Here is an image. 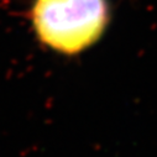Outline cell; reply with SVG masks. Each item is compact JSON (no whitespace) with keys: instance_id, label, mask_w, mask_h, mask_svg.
<instances>
[{"instance_id":"obj_1","label":"cell","mask_w":157,"mask_h":157,"mask_svg":"<svg viewBox=\"0 0 157 157\" xmlns=\"http://www.w3.org/2000/svg\"><path fill=\"white\" fill-rule=\"evenodd\" d=\"M109 20L108 0H35L31 8L38 41L66 56L78 55L97 44Z\"/></svg>"}]
</instances>
